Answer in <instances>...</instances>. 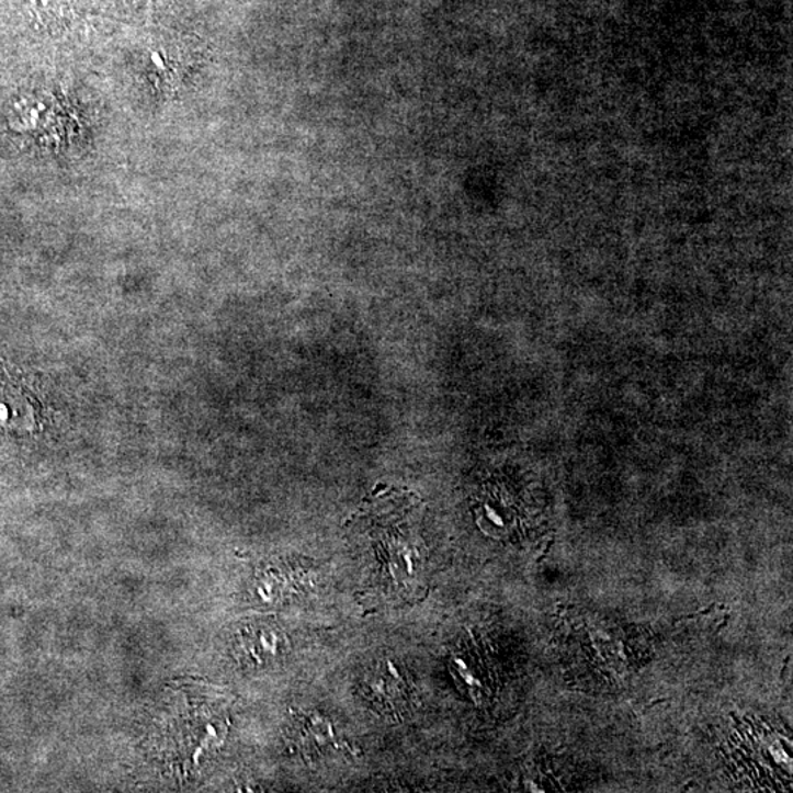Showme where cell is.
<instances>
[{
    "mask_svg": "<svg viewBox=\"0 0 793 793\" xmlns=\"http://www.w3.org/2000/svg\"><path fill=\"white\" fill-rule=\"evenodd\" d=\"M375 514V511L372 510ZM407 519H371V548L374 560L375 582L383 585L384 591L397 597L418 596L423 588L422 575L427 565V554L420 544L418 532L409 528L401 529Z\"/></svg>",
    "mask_w": 793,
    "mask_h": 793,
    "instance_id": "cell-1",
    "label": "cell"
},
{
    "mask_svg": "<svg viewBox=\"0 0 793 793\" xmlns=\"http://www.w3.org/2000/svg\"><path fill=\"white\" fill-rule=\"evenodd\" d=\"M363 698L383 716L400 721L409 716L416 704V689L409 671L393 658H381L363 676Z\"/></svg>",
    "mask_w": 793,
    "mask_h": 793,
    "instance_id": "cell-2",
    "label": "cell"
},
{
    "mask_svg": "<svg viewBox=\"0 0 793 793\" xmlns=\"http://www.w3.org/2000/svg\"><path fill=\"white\" fill-rule=\"evenodd\" d=\"M287 649L288 641L274 623H250L241 627L236 636V656L249 669H267L279 665Z\"/></svg>",
    "mask_w": 793,
    "mask_h": 793,
    "instance_id": "cell-3",
    "label": "cell"
},
{
    "mask_svg": "<svg viewBox=\"0 0 793 793\" xmlns=\"http://www.w3.org/2000/svg\"><path fill=\"white\" fill-rule=\"evenodd\" d=\"M297 730L298 744L307 757L319 758L329 751V748L338 747L332 726L316 713H302L297 717Z\"/></svg>",
    "mask_w": 793,
    "mask_h": 793,
    "instance_id": "cell-4",
    "label": "cell"
},
{
    "mask_svg": "<svg viewBox=\"0 0 793 793\" xmlns=\"http://www.w3.org/2000/svg\"><path fill=\"white\" fill-rule=\"evenodd\" d=\"M487 669L480 661L476 660L475 652L471 648L458 649L452 657V671L457 682L469 692V695L476 701L483 700L488 692V673L483 670Z\"/></svg>",
    "mask_w": 793,
    "mask_h": 793,
    "instance_id": "cell-5",
    "label": "cell"
},
{
    "mask_svg": "<svg viewBox=\"0 0 793 793\" xmlns=\"http://www.w3.org/2000/svg\"><path fill=\"white\" fill-rule=\"evenodd\" d=\"M134 2H137L138 7L147 8V7H150L151 3L155 2V0H134Z\"/></svg>",
    "mask_w": 793,
    "mask_h": 793,
    "instance_id": "cell-6",
    "label": "cell"
}]
</instances>
